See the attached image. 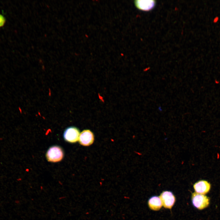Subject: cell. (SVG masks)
Instances as JSON below:
<instances>
[{"label": "cell", "mask_w": 220, "mask_h": 220, "mask_svg": "<svg viewBox=\"0 0 220 220\" xmlns=\"http://www.w3.org/2000/svg\"><path fill=\"white\" fill-rule=\"evenodd\" d=\"M191 200L193 205L199 210L203 209L208 206L210 199L205 195L195 192L192 193Z\"/></svg>", "instance_id": "1"}, {"label": "cell", "mask_w": 220, "mask_h": 220, "mask_svg": "<svg viewBox=\"0 0 220 220\" xmlns=\"http://www.w3.org/2000/svg\"><path fill=\"white\" fill-rule=\"evenodd\" d=\"M46 156L47 160L49 162H59L63 157V150L59 146H52L50 147L47 151Z\"/></svg>", "instance_id": "2"}, {"label": "cell", "mask_w": 220, "mask_h": 220, "mask_svg": "<svg viewBox=\"0 0 220 220\" xmlns=\"http://www.w3.org/2000/svg\"><path fill=\"white\" fill-rule=\"evenodd\" d=\"M79 130L76 127H71L67 128L64 133L65 140L71 143L76 142L79 140L80 132Z\"/></svg>", "instance_id": "3"}, {"label": "cell", "mask_w": 220, "mask_h": 220, "mask_svg": "<svg viewBox=\"0 0 220 220\" xmlns=\"http://www.w3.org/2000/svg\"><path fill=\"white\" fill-rule=\"evenodd\" d=\"M159 197L164 208L169 209L172 208L175 202V198L171 192L167 191H163Z\"/></svg>", "instance_id": "4"}, {"label": "cell", "mask_w": 220, "mask_h": 220, "mask_svg": "<svg viewBox=\"0 0 220 220\" xmlns=\"http://www.w3.org/2000/svg\"><path fill=\"white\" fill-rule=\"evenodd\" d=\"M79 140L81 145L88 146L93 143L94 140V135L90 130H84L80 134Z\"/></svg>", "instance_id": "5"}, {"label": "cell", "mask_w": 220, "mask_h": 220, "mask_svg": "<svg viewBox=\"0 0 220 220\" xmlns=\"http://www.w3.org/2000/svg\"><path fill=\"white\" fill-rule=\"evenodd\" d=\"M195 193L205 195L210 191L211 188L210 183L207 181L202 180L198 181L193 185Z\"/></svg>", "instance_id": "6"}, {"label": "cell", "mask_w": 220, "mask_h": 220, "mask_svg": "<svg viewBox=\"0 0 220 220\" xmlns=\"http://www.w3.org/2000/svg\"><path fill=\"white\" fill-rule=\"evenodd\" d=\"M135 5L137 8L144 11H149L155 7L156 2L155 0H136Z\"/></svg>", "instance_id": "7"}, {"label": "cell", "mask_w": 220, "mask_h": 220, "mask_svg": "<svg viewBox=\"0 0 220 220\" xmlns=\"http://www.w3.org/2000/svg\"><path fill=\"white\" fill-rule=\"evenodd\" d=\"M148 204L149 208L154 211H158L162 207L163 205L159 196H153L148 200Z\"/></svg>", "instance_id": "8"}, {"label": "cell", "mask_w": 220, "mask_h": 220, "mask_svg": "<svg viewBox=\"0 0 220 220\" xmlns=\"http://www.w3.org/2000/svg\"><path fill=\"white\" fill-rule=\"evenodd\" d=\"M5 19L4 17L1 14H0V27L3 26L5 23Z\"/></svg>", "instance_id": "9"}]
</instances>
